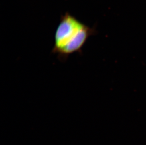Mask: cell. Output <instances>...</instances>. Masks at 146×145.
<instances>
[{
  "label": "cell",
  "mask_w": 146,
  "mask_h": 145,
  "mask_svg": "<svg viewBox=\"0 0 146 145\" xmlns=\"http://www.w3.org/2000/svg\"><path fill=\"white\" fill-rule=\"evenodd\" d=\"M97 33L69 13L61 16L55 30L52 52L57 55L61 61H65L70 55L81 53L87 40Z\"/></svg>",
  "instance_id": "cell-1"
}]
</instances>
